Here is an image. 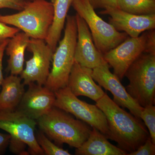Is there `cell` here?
<instances>
[{"label":"cell","mask_w":155,"mask_h":155,"mask_svg":"<svg viewBox=\"0 0 155 155\" xmlns=\"http://www.w3.org/2000/svg\"><path fill=\"white\" fill-rule=\"evenodd\" d=\"M72 5L88 26L95 46L103 55L113 49L128 37L97 15L88 0H74Z\"/></svg>","instance_id":"52a82bcc"},{"label":"cell","mask_w":155,"mask_h":155,"mask_svg":"<svg viewBox=\"0 0 155 155\" xmlns=\"http://www.w3.org/2000/svg\"><path fill=\"white\" fill-rule=\"evenodd\" d=\"M155 155V144L153 143L150 136L147 140L145 142L140 146L137 150L127 154V155Z\"/></svg>","instance_id":"603a6c76"},{"label":"cell","mask_w":155,"mask_h":155,"mask_svg":"<svg viewBox=\"0 0 155 155\" xmlns=\"http://www.w3.org/2000/svg\"><path fill=\"white\" fill-rule=\"evenodd\" d=\"M74 0H52L54 8V19L45 40L47 44L54 52L61 38L67 13Z\"/></svg>","instance_id":"d6986e66"},{"label":"cell","mask_w":155,"mask_h":155,"mask_svg":"<svg viewBox=\"0 0 155 155\" xmlns=\"http://www.w3.org/2000/svg\"><path fill=\"white\" fill-rule=\"evenodd\" d=\"M122 11L135 15L155 14V0H117Z\"/></svg>","instance_id":"ffe728a7"},{"label":"cell","mask_w":155,"mask_h":155,"mask_svg":"<svg viewBox=\"0 0 155 155\" xmlns=\"http://www.w3.org/2000/svg\"><path fill=\"white\" fill-rule=\"evenodd\" d=\"M92 69L82 67L74 62L67 87L76 96H85L96 102L105 94L101 87L95 82Z\"/></svg>","instance_id":"9a60e30c"},{"label":"cell","mask_w":155,"mask_h":155,"mask_svg":"<svg viewBox=\"0 0 155 155\" xmlns=\"http://www.w3.org/2000/svg\"><path fill=\"white\" fill-rule=\"evenodd\" d=\"M77 38L75 61L81 66L93 69L106 62L104 55L95 46L91 33L86 22L78 14L75 16Z\"/></svg>","instance_id":"5bb4252c"},{"label":"cell","mask_w":155,"mask_h":155,"mask_svg":"<svg viewBox=\"0 0 155 155\" xmlns=\"http://www.w3.org/2000/svg\"><path fill=\"white\" fill-rule=\"evenodd\" d=\"M36 122L40 130L56 143H66L75 148L86 141L91 130L82 121L55 107Z\"/></svg>","instance_id":"7a4b0ae2"},{"label":"cell","mask_w":155,"mask_h":155,"mask_svg":"<svg viewBox=\"0 0 155 155\" xmlns=\"http://www.w3.org/2000/svg\"><path fill=\"white\" fill-rule=\"evenodd\" d=\"M94 9L119 8L117 0H88Z\"/></svg>","instance_id":"d4e9b609"},{"label":"cell","mask_w":155,"mask_h":155,"mask_svg":"<svg viewBox=\"0 0 155 155\" xmlns=\"http://www.w3.org/2000/svg\"><path fill=\"white\" fill-rule=\"evenodd\" d=\"M54 107L73 115L78 120L94 127L110 139L105 115L96 105L87 104L78 98L68 87L54 92Z\"/></svg>","instance_id":"ba28073f"},{"label":"cell","mask_w":155,"mask_h":155,"mask_svg":"<svg viewBox=\"0 0 155 155\" xmlns=\"http://www.w3.org/2000/svg\"><path fill=\"white\" fill-rule=\"evenodd\" d=\"M96 105L105 115L110 140L116 142L118 147L127 154L137 150L150 136L140 119L120 107L107 93Z\"/></svg>","instance_id":"6da1fadb"},{"label":"cell","mask_w":155,"mask_h":155,"mask_svg":"<svg viewBox=\"0 0 155 155\" xmlns=\"http://www.w3.org/2000/svg\"><path fill=\"white\" fill-rule=\"evenodd\" d=\"M109 67V64L105 62L92 69L93 78L100 86L110 92L114 96V102L120 107L127 108L130 114L140 120L143 107L128 94L119 78L110 72Z\"/></svg>","instance_id":"8fae6325"},{"label":"cell","mask_w":155,"mask_h":155,"mask_svg":"<svg viewBox=\"0 0 155 155\" xmlns=\"http://www.w3.org/2000/svg\"><path fill=\"white\" fill-rule=\"evenodd\" d=\"M30 39L25 32L19 31L9 39L5 51L9 57L7 69L11 75H20L23 70L25 50Z\"/></svg>","instance_id":"ac0fdd59"},{"label":"cell","mask_w":155,"mask_h":155,"mask_svg":"<svg viewBox=\"0 0 155 155\" xmlns=\"http://www.w3.org/2000/svg\"><path fill=\"white\" fill-rule=\"evenodd\" d=\"M100 14L109 15V23L130 37H137L144 31L155 29V14L135 15L112 8L103 10Z\"/></svg>","instance_id":"4fadbf2b"},{"label":"cell","mask_w":155,"mask_h":155,"mask_svg":"<svg viewBox=\"0 0 155 155\" xmlns=\"http://www.w3.org/2000/svg\"><path fill=\"white\" fill-rule=\"evenodd\" d=\"M128 94L143 107L155 104V54L144 53L127 69Z\"/></svg>","instance_id":"5b68a950"},{"label":"cell","mask_w":155,"mask_h":155,"mask_svg":"<svg viewBox=\"0 0 155 155\" xmlns=\"http://www.w3.org/2000/svg\"><path fill=\"white\" fill-rule=\"evenodd\" d=\"M10 39L6 40L2 44L0 45V87L1 86L4 77H3L2 72V61L4 52L5 51V48Z\"/></svg>","instance_id":"83f0119b"},{"label":"cell","mask_w":155,"mask_h":155,"mask_svg":"<svg viewBox=\"0 0 155 155\" xmlns=\"http://www.w3.org/2000/svg\"><path fill=\"white\" fill-rule=\"evenodd\" d=\"M66 21L64 38L53 54L52 67L45 85L54 92L67 86L75 62L77 38L75 16L67 15Z\"/></svg>","instance_id":"277c9868"},{"label":"cell","mask_w":155,"mask_h":155,"mask_svg":"<svg viewBox=\"0 0 155 155\" xmlns=\"http://www.w3.org/2000/svg\"><path fill=\"white\" fill-rule=\"evenodd\" d=\"M26 49L32 53V56L26 61L25 69L20 74L22 83L25 85L35 82L45 85L50 73L54 52L45 40L39 39L30 38Z\"/></svg>","instance_id":"30bf717a"},{"label":"cell","mask_w":155,"mask_h":155,"mask_svg":"<svg viewBox=\"0 0 155 155\" xmlns=\"http://www.w3.org/2000/svg\"><path fill=\"white\" fill-rule=\"evenodd\" d=\"M26 0H0V9L9 8L17 11L23 10Z\"/></svg>","instance_id":"484cf974"},{"label":"cell","mask_w":155,"mask_h":155,"mask_svg":"<svg viewBox=\"0 0 155 155\" xmlns=\"http://www.w3.org/2000/svg\"><path fill=\"white\" fill-rule=\"evenodd\" d=\"M149 131L150 137L153 143L155 144V107L154 105L147 106L143 108L140 115Z\"/></svg>","instance_id":"7402d4cb"},{"label":"cell","mask_w":155,"mask_h":155,"mask_svg":"<svg viewBox=\"0 0 155 155\" xmlns=\"http://www.w3.org/2000/svg\"><path fill=\"white\" fill-rule=\"evenodd\" d=\"M16 110L36 120L54 107V92L45 85L35 83L28 84Z\"/></svg>","instance_id":"7c38bea8"},{"label":"cell","mask_w":155,"mask_h":155,"mask_svg":"<svg viewBox=\"0 0 155 155\" xmlns=\"http://www.w3.org/2000/svg\"><path fill=\"white\" fill-rule=\"evenodd\" d=\"M17 27H12L2 22H0V45L6 40L12 38L20 31Z\"/></svg>","instance_id":"cb8c5ba5"},{"label":"cell","mask_w":155,"mask_h":155,"mask_svg":"<svg viewBox=\"0 0 155 155\" xmlns=\"http://www.w3.org/2000/svg\"><path fill=\"white\" fill-rule=\"evenodd\" d=\"M76 155H127V153L111 143L103 134L92 127L88 138L76 148Z\"/></svg>","instance_id":"2e32d148"},{"label":"cell","mask_w":155,"mask_h":155,"mask_svg":"<svg viewBox=\"0 0 155 155\" xmlns=\"http://www.w3.org/2000/svg\"><path fill=\"white\" fill-rule=\"evenodd\" d=\"M11 136L8 134L0 132V155L5 153L9 146Z\"/></svg>","instance_id":"4316f807"},{"label":"cell","mask_w":155,"mask_h":155,"mask_svg":"<svg viewBox=\"0 0 155 155\" xmlns=\"http://www.w3.org/2000/svg\"><path fill=\"white\" fill-rule=\"evenodd\" d=\"M144 53L155 54V29L144 31L137 37H128L104 54V58L114 69V74L122 80L131 64Z\"/></svg>","instance_id":"8992f818"},{"label":"cell","mask_w":155,"mask_h":155,"mask_svg":"<svg viewBox=\"0 0 155 155\" xmlns=\"http://www.w3.org/2000/svg\"><path fill=\"white\" fill-rule=\"evenodd\" d=\"M36 120L17 110L0 112V129L11 136V140L24 143L31 154L45 155L36 138Z\"/></svg>","instance_id":"9c48e42d"},{"label":"cell","mask_w":155,"mask_h":155,"mask_svg":"<svg viewBox=\"0 0 155 155\" xmlns=\"http://www.w3.org/2000/svg\"><path fill=\"white\" fill-rule=\"evenodd\" d=\"M24 8L17 14H0V22L14 25L30 38L45 40L54 19L51 2L47 0H26Z\"/></svg>","instance_id":"3957f363"},{"label":"cell","mask_w":155,"mask_h":155,"mask_svg":"<svg viewBox=\"0 0 155 155\" xmlns=\"http://www.w3.org/2000/svg\"><path fill=\"white\" fill-rule=\"evenodd\" d=\"M22 80L20 76L16 75L4 78L0 93V112L16 110L25 92Z\"/></svg>","instance_id":"e0dca14e"},{"label":"cell","mask_w":155,"mask_h":155,"mask_svg":"<svg viewBox=\"0 0 155 155\" xmlns=\"http://www.w3.org/2000/svg\"><path fill=\"white\" fill-rule=\"evenodd\" d=\"M37 141L40 146L45 155H70L67 150H65L53 143L51 140L40 130L36 134Z\"/></svg>","instance_id":"44dd1931"}]
</instances>
